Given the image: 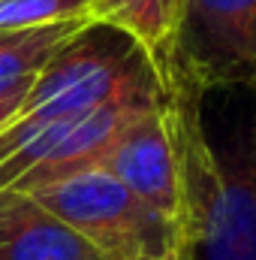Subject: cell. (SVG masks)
I'll list each match as a JSON object with an SVG mask.
<instances>
[{"label": "cell", "mask_w": 256, "mask_h": 260, "mask_svg": "<svg viewBox=\"0 0 256 260\" xmlns=\"http://www.w3.org/2000/svg\"><path fill=\"white\" fill-rule=\"evenodd\" d=\"M187 260H256V85L169 82Z\"/></svg>", "instance_id": "6da1fadb"}, {"label": "cell", "mask_w": 256, "mask_h": 260, "mask_svg": "<svg viewBox=\"0 0 256 260\" xmlns=\"http://www.w3.org/2000/svg\"><path fill=\"white\" fill-rule=\"evenodd\" d=\"M166 76L127 30L88 21L39 70L15 118H64L130 97H163ZM12 118V121H15Z\"/></svg>", "instance_id": "7a4b0ae2"}, {"label": "cell", "mask_w": 256, "mask_h": 260, "mask_svg": "<svg viewBox=\"0 0 256 260\" xmlns=\"http://www.w3.org/2000/svg\"><path fill=\"white\" fill-rule=\"evenodd\" d=\"M30 197L84 236L106 260L163 257L184 245L178 224L148 209L106 170L69 176Z\"/></svg>", "instance_id": "3957f363"}, {"label": "cell", "mask_w": 256, "mask_h": 260, "mask_svg": "<svg viewBox=\"0 0 256 260\" xmlns=\"http://www.w3.org/2000/svg\"><path fill=\"white\" fill-rule=\"evenodd\" d=\"M160 70L190 88L256 85V0H181Z\"/></svg>", "instance_id": "277c9868"}, {"label": "cell", "mask_w": 256, "mask_h": 260, "mask_svg": "<svg viewBox=\"0 0 256 260\" xmlns=\"http://www.w3.org/2000/svg\"><path fill=\"white\" fill-rule=\"evenodd\" d=\"M100 170L115 176L148 209L181 227V160L169 121V94L163 103L145 109L121 130Z\"/></svg>", "instance_id": "5b68a950"}, {"label": "cell", "mask_w": 256, "mask_h": 260, "mask_svg": "<svg viewBox=\"0 0 256 260\" xmlns=\"http://www.w3.org/2000/svg\"><path fill=\"white\" fill-rule=\"evenodd\" d=\"M0 260H106L30 194L0 191Z\"/></svg>", "instance_id": "8992f818"}, {"label": "cell", "mask_w": 256, "mask_h": 260, "mask_svg": "<svg viewBox=\"0 0 256 260\" xmlns=\"http://www.w3.org/2000/svg\"><path fill=\"white\" fill-rule=\"evenodd\" d=\"M94 18L127 30L160 64L172 40L181 0H91Z\"/></svg>", "instance_id": "52a82bcc"}, {"label": "cell", "mask_w": 256, "mask_h": 260, "mask_svg": "<svg viewBox=\"0 0 256 260\" xmlns=\"http://www.w3.org/2000/svg\"><path fill=\"white\" fill-rule=\"evenodd\" d=\"M81 24L88 21L78 18V21L42 24V27H24V30H0V88L36 79L39 70L52 61V55Z\"/></svg>", "instance_id": "ba28073f"}, {"label": "cell", "mask_w": 256, "mask_h": 260, "mask_svg": "<svg viewBox=\"0 0 256 260\" xmlns=\"http://www.w3.org/2000/svg\"><path fill=\"white\" fill-rule=\"evenodd\" d=\"M78 18H94L91 0H0V30H24Z\"/></svg>", "instance_id": "9c48e42d"}, {"label": "cell", "mask_w": 256, "mask_h": 260, "mask_svg": "<svg viewBox=\"0 0 256 260\" xmlns=\"http://www.w3.org/2000/svg\"><path fill=\"white\" fill-rule=\"evenodd\" d=\"M33 82H36V79H27V82H15V85H9V88H0V130L18 115V109H21L24 97L30 94Z\"/></svg>", "instance_id": "30bf717a"}, {"label": "cell", "mask_w": 256, "mask_h": 260, "mask_svg": "<svg viewBox=\"0 0 256 260\" xmlns=\"http://www.w3.org/2000/svg\"><path fill=\"white\" fill-rule=\"evenodd\" d=\"M142 260H187V251H184V245H181V248H175V251H169V254H163V257H142Z\"/></svg>", "instance_id": "8fae6325"}]
</instances>
